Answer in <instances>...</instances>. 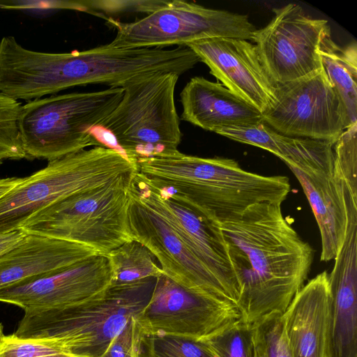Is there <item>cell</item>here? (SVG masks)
<instances>
[{
	"instance_id": "6da1fadb",
	"label": "cell",
	"mask_w": 357,
	"mask_h": 357,
	"mask_svg": "<svg viewBox=\"0 0 357 357\" xmlns=\"http://www.w3.org/2000/svg\"><path fill=\"white\" fill-rule=\"evenodd\" d=\"M220 224L241 289L242 319L254 324L283 314L307 279L314 250L283 215L261 202Z\"/></svg>"
},
{
	"instance_id": "7a4b0ae2",
	"label": "cell",
	"mask_w": 357,
	"mask_h": 357,
	"mask_svg": "<svg viewBox=\"0 0 357 357\" xmlns=\"http://www.w3.org/2000/svg\"><path fill=\"white\" fill-rule=\"evenodd\" d=\"M136 167L160 195L219 223L255 204H282L291 191L287 176L250 172L230 158H202L179 152L172 156L139 159Z\"/></svg>"
},
{
	"instance_id": "3957f363",
	"label": "cell",
	"mask_w": 357,
	"mask_h": 357,
	"mask_svg": "<svg viewBox=\"0 0 357 357\" xmlns=\"http://www.w3.org/2000/svg\"><path fill=\"white\" fill-rule=\"evenodd\" d=\"M156 278L111 284L102 297L75 307L26 310L13 334L56 340L75 357H102L114 337L146 306Z\"/></svg>"
},
{
	"instance_id": "277c9868",
	"label": "cell",
	"mask_w": 357,
	"mask_h": 357,
	"mask_svg": "<svg viewBox=\"0 0 357 357\" xmlns=\"http://www.w3.org/2000/svg\"><path fill=\"white\" fill-rule=\"evenodd\" d=\"M136 163L119 149L96 146L48 161L0 197V234L21 228L36 212L74 194L132 174Z\"/></svg>"
},
{
	"instance_id": "5b68a950",
	"label": "cell",
	"mask_w": 357,
	"mask_h": 357,
	"mask_svg": "<svg viewBox=\"0 0 357 357\" xmlns=\"http://www.w3.org/2000/svg\"><path fill=\"white\" fill-rule=\"evenodd\" d=\"M123 95L122 87L53 95L29 101L21 107L18 128L26 158L51 161L97 142L100 128Z\"/></svg>"
},
{
	"instance_id": "8992f818",
	"label": "cell",
	"mask_w": 357,
	"mask_h": 357,
	"mask_svg": "<svg viewBox=\"0 0 357 357\" xmlns=\"http://www.w3.org/2000/svg\"><path fill=\"white\" fill-rule=\"evenodd\" d=\"M179 75L156 73L130 80L118 105L100 128L132 162L180 151L182 132L174 93Z\"/></svg>"
},
{
	"instance_id": "52a82bcc",
	"label": "cell",
	"mask_w": 357,
	"mask_h": 357,
	"mask_svg": "<svg viewBox=\"0 0 357 357\" xmlns=\"http://www.w3.org/2000/svg\"><path fill=\"white\" fill-rule=\"evenodd\" d=\"M133 174L59 200L32 215L20 229L107 255L132 240L128 220V187Z\"/></svg>"
},
{
	"instance_id": "ba28073f",
	"label": "cell",
	"mask_w": 357,
	"mask_h": 357,
	"mask_svg": "<svg viewBox=\"0 0 357 357\" xmlns=\"http://www.w3.org/2000/svg\"><path fill=\"white\" fill-rule=\"evenodd\" d=\"M106 22L116 31L109 43L128 49L186 46L195 41L219 38L248 40L256 29L245 15L179 0L167 1L132 22L112 17H107Z\"/></svg>"
},
{
	"instance_id": "9c48e42d",
	"label": "cell",
	"mask_w": 357,
	"mask_h": 357,
	"mask_svg": "<svg viewBox=\"0 0 357 357\" xmlns=\"http://www.w3.org/2000/svg\"><path fill=\"white\" fill-rule=\"evenodd\" d=\"M281 160L300 183L321 236L320 260L335 257L345 237L347 216L343 184L335 167L333 144L287 137Z\"/></svg>"
},
{
	"instance_id": "30bf717a",
	"label": "cell",
	"mask_w": 357,
	"mask_h": 357,
	"mask_svg": "<svg viewBox=\"0 0 357 357\" xmlns=\"http://www.w3.org/2000/svg\"><path fill=\"white\" fill-rule=\"evenodd\" d=\"M277 132L335 144L347 128L342 102L322 68L278 85L275 100L261 114Z\"/></svg>"
},
{
	"instance_id": "8fae6325",
	"label": "cell",
	"mask_w": 357,
	"mask_h": 357,
	"mask_svg": "<svg viewBox=\"0 0 357 357\" xmlns=\"http://www.w3.org/2000/svg\"><path fill=\"white\" fill-rule=\"evenodd\" d=\"M273 11L271 20L255 29L252 40L275 84L301 78L322 68L319 49L322 37L331 30L328 22L307 15L293 3Z\"/></svg>"
},
{
	"instance_id": "7c38bea8",
	"label": "cell",
	"mask_w": 357,
	"mask_h": 357,
	"mask_svg": "<svg viewBox=\"0 0 357 357\" xmlns=\"http://www.w3.org/2000/svg\"><path fill=\"white\" fill-rule=\"evenodd\" d=\"M242 318L230 302L190 291L165 274L135 319L146 336L176 335L205 340Z\"/></svg>"
},
{
	"instance_id": "4fadbf2b",
	"label": "cell",
	"mask_w": 357,
	"mask_h": 357,
	"mask_svg": "<svg viewBox=\"0 0 357 357\" xmlns=\"http://www.w3.org/2000/svg\"><path fill=\"white\" fill-rule=\"evenodd\" d=\"M128 195V220L132 238L148 248L163 273L190 291L234 303L226 289L201 262L170 222L141 199L129 185Z\"/></svg>"
},
{
	"instance_id": "5bb4252c",
	"label": "cell",
	"mask_w": 357,
	"mask_h": 357,
	"mask_svg": "<svg viewBox=\"0 0 357 357\" xmlns=\"http://www.w3.org/2000/svg\"><path fill=\"white\" fill-rule=\"evenodd\" d=\"M129 187L170 222L237 306L240 285L219 222L183 204L160 195L137 172L133 174Z\"/></svg>"
},
{
	"instance_id": "9a60e30c",
	"label": "cell",
	"mask_w": 357,
	"mask_h": 357,
	"mask_svg": "<svg viewBox=\"0 0 357 357\" xmlns=\"http://www.w3.org/2000/svg\"><path fill=\"white\" fill-rule=\"evenodd\" d=\"M113 275L109 257L98 254L61 271L0 289V302L24 311L75 307L102 297Z\"/></svg>"
},
{
	"instance_id": "2e32d148",
	"label": "cell",
	"mask_w": 357,
	"mask_h": 357,
	"mask_svg": "<svg viewBox=\"0 0 357 357\" xmlns=\"http://www.w3.org/2000/svg\"><path fill=\"white\" fill-rule=\"evenodd\" d=\"M223 86L261 114L275 100L276 85L262 66L255 45L239 38H219L186 45Z\"/></svg>"
},
{
	"instance_id": "e0dca14e",
	"label": "cell",
	"mask_w": 357,
	"mask_h": 357,
	"mask_svg": "<svg viewBox=\"0 0 357 357\" xmlns=\"http://www.w3.org/2000/svg\"><path fill=\"white\" fill-rule=\"evenodd\" d=\"M328 273V357H357V236L348 233Z\"/></svg>"
},
{
	"instance_id": "ac0fdd59",
	"label": "cell",
	"mask_w": 357,
	"mask_h": 357,
	"mask_svg": "<svg viewBox=\"0 0 357 357\" xmlns=\"http://www.w3.org/2000/svg\"><path fill=\"white\" fill-rule=\"evenodd\" d=\"M98 254L82 244L27 233L0 255V289L61 271Z\"/></svg>"
},
{
	"instance_id": "d6986e66",
	"label": "cell",
	"mask_w": 357,
	"mask_h": 357,
	"mask_svg": "<svg viewBox=\"0 0 357 357\" xmlns=\"http://www.w3.org/2000/svg\"><path fill=\"white\" fill-rule=\"evenodd\" d=\"M328 273L324 271L298 291L282 314L293 357H328Z\"/></svg>"
},
{
	"instance_id": "ffe728a7",
	"label": "cell",
	"mask_w": 357,
	"mask_h": 357,
	"mask_svg": "<svg viewBox=\"0 0 357 357\" xmlns=\"http://www.w3.org/2000/svg\"><path fill=\"white\" fill-rule=\"evenodd\" d=\"M181 119L215 132L229 126L255 125L261 113L222 84L202 77L192 78L181 94Z\"/></svg>"
},
{
	"instance_id": "44dd1931",
	"label": "cell",
	"mask_w": 357,
	"mask_h": 357,
	"mask_svg": "<svg viewBox=\"0 0 357 357\" xmlns=\"http://www.w3.org/2000/svg\"><path fill=\"white\" fill-rule=\"evenodd\" d=\"M319 54L323 68L342 102L349 128L357 123L356 42L341 47L333 41L330 30L321 38Z\"/></svg>"
},
{
	"instance_id": "7402d4cb",
	"label": "cell",
	"mask_w": 357,
	"mask_h": 357,
	"mask_svg": "<svg viewBox=\"0 0 357 357\" xmlns=\"http://www.w3.org/2000/svg\"><path fill=\"white\" fill-rule=\"evenodd\" d=\"M107 255L113 268L112 284H127L164 274L153 255L144 245L133 239Z\"/></svg>"
},
{
	"instance_id": "603a6c76",
	"label": "cell",
	"mask_w": 357,
	"mask_h": 357,
	"mask_svg": "<svg viewBox=\"0 0 357 357\" xmlns=\"http://www.w3.org/2000/svg\"><path fill=\"white\" fill-rule=\"evenodd\" d=\"M216 357H255L253 325L242 318L204 340Z\"/></svg>"
},
{
	"instance_id": "cb8c5ba5",
	"label": "cell",
	"mask_w": 357,
	"mask_h": 357,
	"mask_svg": "<svg viewBox=\"0 0 357 357\" xmlns=\"http://www.w3.org/2000/svg\"><path fill=\"white\" fill-rule=\"evenodd\" d=\"M144 357H216L204 340L176 335L145 336Z\"/></svg>"
},
{
	"instance_id": "d4e9b609",
	"label": "cell",
	"mask_w": 357,
	"mask_h": 357,
	"mask_svg": "<svg viewBox=\"0 0 357 357\" xmlns=\"http://www.w3.org/2000/svg\"><path fill=\"white\" fill-rule=\"evenodd\" d=\"M255 357H293L282 314L273 313L252 324Z\"/></svg>"
},
{
	"instance_id": "484cf974",
	"label": "cell",
	"mask_w": 357,
	"mask_h": 357,
	"mask_svg": "<svg viewBox=\"0 0 357 357\" xmlns=\"http://www.w3.org/2000/svg\"><path fill=\"white\" fill-rule=\"evenodd\" d=\"M21 107L20 102L0 92V165L26 158L18 128Z\"/></svg>"
},
{
	"instance_id": "4316f807",
	"label": "cell",
	"mask_w": 357,
	"mask_h": 357,
	"mask_svg": "<svg viewBox=\"0 0 357 357\" xmlns=\"http://www.w3.org/2000/svg\"><path fill=\"white\" fill-rule=\"evenodd\" d=\"M0 357H75L51 339L22 338L14 334L0 340Z\"/></svg>"
},
{
	"instance_id": "83f0119b",
	"label": "cell",
	"mask_w": 357,
	"mask_h": 357,
	"mask_svg": "<svg viewBox=\"0 0 357 357\" xmlns=\"http://www.w3.org/2000/svg\"><path fill=\"white\" fill-rule=\"evenodd\" d=\"M215 133L232 140L266 150L276 156L280 155L281 134L264 122L244 126H229L219 129Z\"/></svg>"
},
{
	"instance_id": "f1b7e54d",
	"label": "cell",
	"mask_w": 357,
	"mask_h": 357,
	"mask_svg": "<svg viewBox=\"0 0 357 357\" xmlns=\"http://www.w3.org/2000/svg\"><path fill=\"white\" fill-rule=\"evenodd\" d=\"M145 336L133 317L112 340L102 357H143Z\"/></svg>"
},
{
	"instance_id": "f546056e",
	"label": "cell",
	"mask_w": 357,
	"mask_h": 357,
	"mask_svg": "<svg viewBox=\"0 0 357 357\" xmlns=\"http://www.w3.org/2000/svg\"><path fill=\"white\" fill-rule=\"evenodd\" d=\"M166 0L149 1H83L75 2V10L107 13L140 12L149 14L163 6Z\"/></svg>"
},
{
	"instance_id": "4dcf8cb0",
	"label": "cell",
	"mask_w": 357,
	"mask_h": 357,
	"mask_svg": "<svg viewBox=\"0 0 357 357\" xmlns=\"http://www.w3.org/2000/svg\"><path fill=\"white\" fill-rule=\"evenodd\" d=\"M26 234L21 229L0 234V255L20 243Z\"/></svg>"
},
{
	"instance_id": "1f68e13d",
	"label": "cell",
	"mask_w": 357,
	"mask_h": 357,
	"mask_svg": "<svg viewBox=\"0 0 357 357\" xmlns=\"http://www.w3.org/2000/svg\"><path fill=\"white\" fill-rule=\"evenodd\" d=\"M22 179L23 178H18L15 176L0 178V197L19 184Z\"/></svg>"
},
{
	"instance_id": "d6a6232c",
	"label": "cell",
	"mask_w": 357,
	"mask_h": 357,
	"mask_svg": "<svg viewBox=\"0 0 357 357\" xmlns=\"http://www.w3.org/2000/svg\"><path fill=\"white\" fill-rule=\"evenodd\" d=\"M3 326L2 324L0 323V340L2 338V337L4 335L3 334Z\"/></svg>"
},
{
	"instance_id": "836d02e7",
	"label": "cell",
	"mask_w": 357,
	"mask_h": 357,
	"mask_svg": "<svg viewBox=\"0 0 357 357\" xmlns=\"http://www.w3.org/2000/svg\"><path fill=\"white\" fill-rule=\"evenodd\" d=\"M143 357H144V355H143Z\"/></svg>"
}]
</instances>
